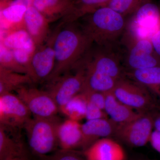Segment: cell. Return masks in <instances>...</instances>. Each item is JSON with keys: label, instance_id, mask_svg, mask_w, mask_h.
I'll list each match as a JSON object with an SVG mask.
<instances>
[{"label": "cell", "instance_id": "cell-1", "mask_svg": "<svg viewBox=\"0 0 160 160\" xmlns=\"http://www.w3.org/2000/svg\"><path fill=\"white\" fill-rule=\"evenodd\" d=\"M53 36L55 65L48 83L76 68L93 44L76 22L59 24Z\"/></svg>", "mask_w": 160, "mask_h": 160}, {"label": "cell", "instance_id": "cell-2", "mask_svg": "<svg viewBox=\"0 0 160 160\" xmlns=\"http://www.w3.org/2000/svg\"><path fill=\"white\" fill-rule=\"evenodd\" d=\"M82 18L80 26L93 44L106 49H120L128 23L126 18L105 6Z\"/></svg>", "mask_w": 160, "mask_h": 160}, {"label": "cell", "instance_id": "cell-3", "mask_svg": "<svg viewBox=\"0 0 160 160\" xmlns=\"http://www.w3.org/2000/svg\"><path fill=\"white\" fill-rule=\"evenodd\" d=\"M59 121L56 118H31L25 124L28 144L30 150L37 156L49 155L58 146L57 126Z\"/></svg>", "mask_w": 160, "mask_h": 160}, {"label": "cell", "instance_id": "cell-4", "mask_svg": "<svg viewBox=\"0 0 160 160\" xmlns=\"http://www.w3.org/2000/svg\"><path fill=\"white\" fill-rule=\"evenodd\" d=\"M118 101L140 113L160 112V104L146 87L126 77L112 91Z\"/></svg>", "mask_w": 160, "mask_h": 160}, {"label": "cell", "instance_id": "cell-5", "mask_svg": "<svg viewBox=\"0 0 160 160\" xmlns=\"http://www.w3.org/2000/svg\"><path fill=\"white\" fill-rule=\"evenodd\" d=\"M96 46L93 49L91 47L81 65L109 76L117 81L126 77L123 57L120 49H106Z\"/></svg>", "mask_w": 160, "mask_h": 160}, {"label": "cell", "instance_id": "cell-6", "mask_svg": "<svg viewBox=\"0 0 160 160\" xmlns=\"http://www.w3.org/2000/svg\"><path fill=\"white\" fill-rule=\"evenodd\" d=\"M132 16L124 35L127 41L150 39L160 28V7L151 2L141 6Z\"/></svg>", "mask_w": 160, "mask_h": 160}, {"label": "cell", "instance_id": "cell-7", "mask_svg": "<svg viewBox=\"0 0 160 160\" xmlns=\"http://www.w3.org/2000/svg\"><path fill=\"white\" fill-rule=\"evenodd\" d=\"M158 112L142 113L130 122L118 125L115 137L131 147L145 146L149 142Z\"/></svg>", "mask_w": 160, "mask_h": 160}, {"label": "cell", "instance_id": "cell-8", "mask_svg": "<svg viewBox=\"0 0 160 160\" xmlns=\"http://www.w3.org/2000/svg\"><path fill=\"white\" fill-rule=\"evenodd\" d=\"M75 69L76 71L73 74L69 72L49 83V88L46 91L54 100L59 109L82 91L85 82V69L82 66Z\"/></svg>", "mask_w": 160, "mask_h": 160}, {"label": "cell", "instance_id": "cell-9", "mask_svg": "<svg viewBox=\"0 0 160 160\" xmlns=\"http://www.w3.org/2000/svg\"><path fill=\"white\" fill-rule=\"evenodd\" d=\"M16 92L34 117L53 118L59 111L57 104L48 92L26 86Z\"/></svg>", "mask_w": 160, "mask_h": 160}, {"label": "cell", "instance_id": "cell-10", "mask_svg": "<svg viewBox=\"0 0 160 160\" xmlns=\"http://www.w3.org/2000/svg\"><path fill=\"white\" fill-rule=\"evenodd\" d=\"M123 65L125 71L160 66V59L156 54L151 40L140 39L126 45Z\"/></svg>", "mask_w": 160, "mask_h": 160}, {"label": "cell", "instance_id": "cell-11", "mask_svg": "<svg viewBox=\"0 0 160 160\" xmlns=\"http://www.w3.org/2000/svg\"><path fill=\"white\" fill-rule=\"evenodd\" d=\"M31 113L17 95H0V124L5 127L23 128L31 118Z\"/></svg>", "mask_w": 160, "mask_h": 160}, {"label": "cell", "instance_id": "cell-12", "mask_svg": "<svg viewBox=\"0 0 160 160\" xmlns=\"http://www.w3.org/2000/svg\"><path fill=\"white\" fill-rule=\"evenodd\" d=\"M53 43L52 34L44 44L36 47L27 73L33 82H46L53 71L55 65Z\"/></svg>", "mask_w": 160, "mask_h": 160}, {"label": "cell", "instance_id": "cell-13", "mask_svg": "<svg viewBox=\"0 0 160 160\" xmlns=\"http://www.w3.org/2000/svg\"><path fill=\"white\" fill-rule=\"evenodd\" d=\"M117 126L109 118L88 120L82 124V152L100 139L114 136Z\"/></svg>", "mask_w": 160, "mask_h": 160}, {"label": "cell", "instance_id": "cell-14", "mask_svg": "<svg viewBox=\"0 0 160 160\" xmlns=\"http://www.w3.org/2000/svg\"><path fill=\"white\" fill-rule=\"evenodd\" d=\"M86 160H125L126 154L122 147L109 138L98 140L83 151Z\"/></svg>", "mask_w": 160, "mask_h": 160}, {"label": "cell", "instance_id": "cell-15", "mask_svg": "<svg viewBox=\"0 0 160 160\" xmlns=\"http://www.w3.org/2000/svg\"><path fill=\"white\" fill-rule=\"evenodd\" d=\"M49 23L33 6L27 8L24 17L25 29L36 47L43 45L49 38Z\"/></svg>", "mask_w": 160, "mask_h": 160}, {"label": "cell", "instance_id": "cell-16", "mask_svg": "<svg viewBox=\"0 0 160 160\" xmlns=\"http://www.w3.org/2000/svg\"><path fill=\"white\" fill-rule=\"evenodd\" d=\"M82 125L79 122L69 119L59 122L57 126V137L61 149L74 150L82 148Z\"/></svg>", "mask_w": 160, "mask_h": 160}, {"label": "cell", "instance_id": "cell-17", "mask_svg": "<svg viewBox=\"0 0 160 160\" xmlns=\"http://www.w3.org/2000/svg\"><path fill=\"white\" fill-rule=\"evenodd\" d=\"M105 93L106 101L104 110L109 118L118 125L130 122L142 113L135 112L134 109L120 102L112 91Z\"/></svg>", "mask_w": 160, "mask_h": 160}, {"label": "cell", "instance_id": "cell-18", "mask_svg": "<svg viewBox=\"0 0 160 160\" xmlns=\"http://www.w3.org/2000/svg\"><path fill=\"white\" fill-rule=\"evenodd\" d=\"M72 4L73 0H33V6L50 23L66 17Z\"/></svg>", "mask_w": 160, "mask_h": 160}, {"label": "cell", "instance_id": "cell-19", "mask_svg": "<svg viewBox=\"0 0 160 160\" xmlns=\"http://www.w3.org/2000/svg\"><path fill=\"white\" fill-rule=\"evenodd\" d=\"M126 77L147 88L160 100V66L126 71Z\"/></svg>", "mask_w": 160, "mask_h": 160}, {"label": "cell", "instance_id": "cell-20", "mask_svg": "<svg viewBox=\"0 0 160 160\" xmlns=\"http://www.w3.org/2000/svg\"><path fill=\"white\" fill-rule=\"evenodd\" d=\"M26 155L20 138L10 134L8 128L0 125V160H6Z\"/></svg>", "mask_w": 160, "mask_h": 160}, {"label": "cell", "instance_id": "cell-21", "mask_svg": "<svg viewBox=\"0 0 160 160\" xmlns=\"http://www.w3.org/2000/svg\"><path fill=\"white\" fill-rule=\"evenodd\" d=\"M27 8L20 5H11L1 9V29L2 32L25 29L24 17Z\"/></svg>", "mask_w": 160, "mask_h": 160}, {"label": "cell", "instance_id": "cell-22", "mask_svg": "<svg viewBox=\"0 0 160 160\" xmlns=\"http://www.w3.org/2000/svg\"><path fill=\"white\" fill-rule=\"evenodd\" d=\"M83 91H96L106 93L113 91L118 81L109 76L85 68Z\"/></svg>", "mask_w": 160, "mask_h": 160}, {"label": "cell", "instance_id": "cell-23", "mask_svg": "<svg viewBox=\"0 0 160 160\" xmlns=\"http://www.w3.org/2000/svg\"><path fill=\"white\" fill-rule=\"evenodd\" d=\"M111 0H73L71 11L61 20L60 24L76 22L86 15L107 6Z\"/></svg>", "mask_w": 160, "mask_h": 160}, {"label": "cell", "instance_id": "cell-24", "mask_svg": "<svg viewBox=\"0 0 160 160\" xmlns=\"http://www.w3.org/2000/svg\"><path fill=\"white\" fill-rule=\"evenodd\" d=\"M1 43L12 50L36 48L30 35L24 28L6 32H1Z\"/></svg>", "mask_w": 160, "mask_h": 160}, {"label": "cell", "instance_id": "cell-25", "mask_svg": "<svg viewBox=\"0 0 160 160\" xmlns=\"http://www.w3.org/2000/svg\"><path fill=\"white\" fill-rule=\"evenodd\" d=\"M33 82L28 75L0 67V95L16 91Z\"/></svg>", "mask_w": 160, "mask_h": 160}, {"label": "cell", "instance_id": "cell-26", "mask_svg": "<svg viewBox=\"0 0 160 160\" xmlns=\"http://www.w3.org/2000/svg\"><path fill=\"white\" fill-rule=\"evenodd\" d=\"M86 96L81 92L60 107L59 111L68 119L79 122L86 117Z\"/></svg>", "mask_w": 160, "mask_h": 160}, {"label": "cell", "instance_id": "cell-27", "mask_svg": "<svg viewBox=\"0 0 160 160\" xmlns=\"http://www.w3.org/2000/svg\"><path fill=\"white\" fill-rule=\"evenodd\" d=\"M151 0H111L107 6L126 18L134 14L141 6Z\"/></svg>", "mask_w": 160, "mask_h": 160}, {"label": "cell", "instance_id": "cell-28", "mask_svg": "<svg viewBox=\"0 0 160 160\" xmlns=\"http://www.w3.org/2000/svg\"><path fill=\"white\" fill-rule=\"evenodd\" d=\"M0 67L27 74L26 68L17 62L11 49L7 48L2 43L0 44Z\"/></svg>", "mask_w": 160, "mask_h": 160}, {"label": "cell", "instance_id": "cell-29", "mask_svg": "<svg viewBox=\"0 0 160 160\" xmlns=\"http://www.w3.org/2000/svg\"><path fill=\"white\" fill-rule=\"evenodd\" d=\"M38 160H86L74 150H59L52 154L38 157Z\"/></svg>", "mask_w": 160, "mask_h": 160}, {"label": "cell", "instance_id": "cell-30", "mask_svg": "<svg viewBox=\"0 0 160 160\" xmlns=\"http://www.w3.org/2000/svg\"><path fill=\"white\" fill-rule=\"evenodd\" d=\"M35 49H19L12 50L13 56L19 64L25 67L27 71L29 70L30 61Z\"/></svg>", "mask_w": 160, "mask_h": 160}, {"label": "cell", "instance_id": "cell-31", "mask_svg": "<svg viewBox=\"0 0 160 160\" xmlns=\"http://www.w3.org/2000/svg\"><path fill=\"white\" fill-rule=\"evenodd\" d=\"M81 92L85 95L87 102L92 103L100 109L104 110L106 101L105 93L90 91H83Z\"/></svg>", "mask_w": 160, "mask_h": 160}, {"label": "cell", "instance_id": "cell-32", "mask_svg": "<svg viewBox=\"0 0 160 160\" xmlns=\"http://www.w3.org/2000/svg\"><path fill=\"white\" fill-rule=\"evenodd\" d=\"M108 117V115L105 110L100 109L95 105L87 101L85 117L87 121L101 118H107Z\"/></svg>", "mask_w": 160, "mask_h": 160}, {"label": "cell", "instance_id": "cell-33", "mask_svg": "<svg viewBox=\"0 0 160 160\" xmlns=\"http://www.w3.org/2000/svg\"><path fill=\"white\" fill-rule=\"evenodd\" d=\"M149 142L152 148L160 154V132L156 129L152 131Z\"/></svg>", "mask_w": 160, "mask_h": 160}, {"label": "cell", "instance_id": "cell-34", "mask_svg": "<svg viewBox=\"0 0 160 160\" xmlns=\"http://www.w3.org/2000/svg\"><path fill=\"white\" fill-rule=\"evenodd\" d=\"M150 40L156 54L160 59V28L152 36Z\"/></svg>", "mask_w": 160, "mask_h": 160}, {"label": "cell", "instance_id": "cell-35", "mask_svg": "<svg viewBox=\"0 0 160 160\" xmlns=\"http://www.w3.org/2000/svg\"><path fill=\"white\" fill-rule=\"evenodd\" d=\"M20 5L27 7L33 6V0H13L9 3V5Z\"/></svg>", "mask_w": 160, "mask_h": 160}, {"label": "cell", "instance_id": "cell-36", "mask_svg": "<svg viewBox=\"0 0 160 160\" xmlns=\"http://www.w3.org/2000/svg\"><path fill=\"white\" fill-rule=\"evenodd\" d=\"M154 128L156 130L160 132V112H158L155 116Z\"/></svg>", "mask_w": 160, "mask_h": 160}, {"label": "cell", "instance_id": "cell-37", "mask_svg": "<svg viewBox=\"0 0 160 160\" xmlns=\"http://www.w3.org/2000/svg\"><path fill=\"white\" fill-rule=\"evenodd\" d=\"M12 1V0H1V9L9 6Z\"/></svg>", "mask_w": 160, "mask_h": 160}, {"label": "cell", "instance_id": "cell-38", "mask_svg": "<svg viewBox=\"0 0 160 160\" xmlns=\"http://www.w3.org/2000/svg\"><path fill=\"white\" fill-rule=\"evenodd\" d=\"M6 160H28V157H27V155H26L20 157L9 159Z\"/></svg>", "mask_w": 160, "mask_h": 160}, {"label": "cell", "instance_id": "cell-39", "mask_svg": "<svg viewBox=\"0 0 160 160\" xmlns=\"http://www.w3.org/2000/svg\"></svg>", "mask_w": 160, "mask_h": 160}]
</instances>
